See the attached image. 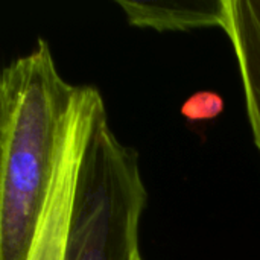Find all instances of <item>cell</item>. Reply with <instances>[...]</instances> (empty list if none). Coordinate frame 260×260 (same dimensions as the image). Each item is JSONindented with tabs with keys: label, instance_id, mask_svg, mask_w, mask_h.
Segmentation results:
<instances>
[{
	"label": "cell",
	"instance_id": "6da1fadb",
	"mask_svg": "<svg viewBox=\"0 0 260 260\" xmlns=\"http://www.w3.org/2000/svg\"><path fill=\"white\" fill-rule=\"evenodd\" d=\"M79 85L40 38L0 78V260H27Z\"/></svg>",
	"mask_w": 260,
	"mask_h": 260
},
{
	"label": "cell",
	"instance_id": "7a4b0ae2",
	"mask_svg": "<svg viewBox=\"0 0 260 260\" xmlns=\"http://www.w3.org/2000/svg\"><path fill=\"white\" fill-rule=\"evenodd\" d=\"M146 203L139 154L116 136L102 102L81 157L62 260H143Z\"/></svg>",
	"mask_w": 260,
	"mask_h": 260
},
{
	"label": "cell",
	"instance_id": "3957f363",
	"mask_svg": "<svg viewBox=\"0 0 260 260\" xmlns=\"http://www.w3.org/2000/svg\"><path fill=\"white\" fill-rule=\"evenodd\" d=\"M227 34L244 88L248 123L260 154V0H225Z\"/></svg>",
	"mask_w": 260,
	"mask_h": 260
},
{
	"label": "cell",
	"instance_id": "277c9868",
	"mask_svg": "<svg viewBox=\"0 0 260 260\" xmlns=\"http://www.w3.org/2000/svg\"><path fill=\"white\" fill-rule=\"evenodd\" d=\"M114 3L122 9L131 26L157 32H187L207 27L224 30L227 23L225 0H116Z\"/></svg>",
	"mask_w": 260,
	"mask_h": 260
},
{
	"label": "cell",
	"instance_id": "5b68a950",
	"mask_svg": "<svg viewBox=\"0 0 260 260\" xmlns=\"http://www.w3.org/2000/svg\"><path fill=\"white\" fill-rule=\"evenodd\" d=\"M197 99L201 102L198 105L192 99L187 101V104L183 107V113L192 119H204V117H212L218 114L222 108V101L218 94L213 93H200L197 94Z\"/></svg>",
	"mask_w": 260,
	"mask_h": 260
}]
</instances>
